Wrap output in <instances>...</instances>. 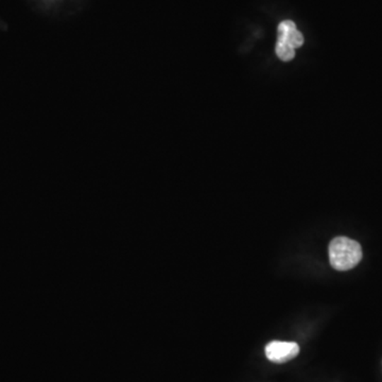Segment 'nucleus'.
Here are the masks:
<instances>
[{"label": "nucleus", "mask_w": 382, "mask_h": 382, "mask_svg": "<svg viewBox=\"0 0 382 382\" xmlns=\"http://www.w3.org/2000/svg\"><path fill=\"white\" fill-rule=\"evenodd\" d=\"M277 42H286L289 46L296 49L303 45V37L293 21H284L278 25Z\"/></svg>", "instance_id": "3"}, {"label": "nucleus", "mask_w": 382, "mask_h": 382, "mask_svg": "<svg viewBox=\"0 0 382 382\" xmlns=\"http://www.w3.org/2000/svg\"><path fill=\"white\" fill-rule=\"evenodd\" d=\"M299 354V344L295 342L272 341L265 346V356L274 363L288 362Z\"/></svg>", "instance_id": "2"}, {"label": "nucleus", "mask_w": 382, "mask_h": 382, "mask_svg": "<svg viewBox=\"0 0 382 382\" xmlns=\"http://www.w3.org/2000/svg\"><path fill=\"white\" fill-rule=\"evenodd\" d=\"M329 260L337 271H347L356 267L362 259L360 244L347 237H337L329 244Z\"/></svg>", "instance_id": "1"}, {"label": "nucleus", "mask_w": 382, "mask_h": 382, "mask_svg": "<svg viewBox=\"0 0 382 382\" xmlns=\"http://www.w3.org/2000/svg\"><path fill=\"white\" fill-rule=\"evenodd\" d=\"M276 54L282 61H291L294 57L295 49L289 46L286 42H277V44H276Z\"/></svg>", "instance_id": "4"}]
</instances>
